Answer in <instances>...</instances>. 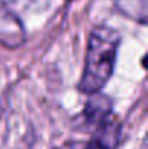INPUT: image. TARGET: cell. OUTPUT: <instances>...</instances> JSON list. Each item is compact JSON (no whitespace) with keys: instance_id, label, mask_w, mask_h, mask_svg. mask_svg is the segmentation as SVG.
Listing matches in <instances>:
<instances>
[{"instance_id":"6da1fadb","label":"cell","mask_w":148,"mask_h":149,"mask_svg":"<svg viewBox=\"0 0 148 149\" xmlns=\"http://www.w3.org/2000/svg\"><path fill=\"white\" fill-rule=\"evenodd\" d=\"M121 44L119 33L107 26H96L89 38L84 71L79 83L80 91L99 93L112 77L116 54Z\"/></svg>"},{"instance_id":"7a4b0ae2","label":"cell","mask_w":148,"mask_h":149,"mask_svg":"<svg viewBox=\"0 0 148 149\" xmlns=\"http://www.w3.org/2000/svg\"><path fill=\"white\" fill-rule=\"evenodd\" d=\"M112 110H113V104L107 96H103L100 93H93L86 101L83 110V120L87 126L99 129L102 125L110 120Z\"/></svg>"},{"instance_id":"3957f363","label":"cell","mask_w":148,"mask_h":149,"mask_svg":"<svg viewBox=\"0 0 148 149\" xmlns=\"http://www.w3.org/2000/svg\"><path fill=\"white\" fill-rule=\"evenodd\" d=\"M25 38L20 20L0 3V44L7 48H18Z\"/></svg>"},{"instance_id":"277c9868","label":"cell","mask_w":148,"mask_h":149,"mask_svg":"<svg viewBox=\"0 0 148 149\" xmlns=\"http://www.w3.org/2000/svg\"><path fill=\"white\" fill-rule=\"evenodd\" d=\"M60 149H107L97 143L96 141H90V142H81V141H74V142H67L64 143Z\"/></svg>"}]
</instances>
